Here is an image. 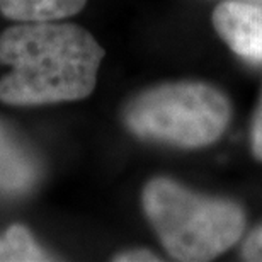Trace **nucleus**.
Segmentation results:
<instances>
[{
  "label": "nucleus",
  "instance_id": "5",
  "mask_svg": "<svg viewBox=\"0 0 262 262\" xmlns=\"http://www.w3.org/2000/svg\"><path fill=\"white\" fill-rule=\"evenodd\" d=\"M38 177L39 165L33 154L0 123V192H28Z\"/></svg>",
  "mask_w": 262,
  "mask_h": 262
},
{
  "label": "nucleus",
  "instance_id": "3",
  "mask_svg": "<svg viewBox=\"0 0 262 262\" xmlns=\"http://www.w3.org/2000/svg\"><path fill=\"white\" fill-rule=\"evenodd\" d=\"M232 102L211 83L167 82L140 92L126 104L123 121L138 138L177 148H204L222 138Z\"/></svg>",
  "mask_w": 262,
  "mask_h": 262
},
{
  "label": "nucleus",
  "instance_id": "1",
  "mask_svg": "<svg viewBox=\"0 0 262 262\" xmlns=\"http://www.w3.org/2000/svg\"><path fill=\"white\" fill-rule=\"evenodd\" d=\"M106 51L80 26L33 20L0 34V61L12 72L0 80V101L36 106L91 96Z\"/></svg>",
  "mask_w": 262,
  "mask_h": 262
},
{
  "label": "nucleus",
  "instance_id": "7",
  "mask_svg": "<svg viewBox=\"0 0 262 262\" xmlns=\"http://www.w3.org/2000/svg\"><path fill=\"white\" fill-rule=\"evenodd\" d=\"M24 227H10L0 238V260H48Z\"/></svg>",
  "mask_w": 262,
  "mask_h": 262
},
{
  "label": "nucleus",
  "instance_id": "6",
  "mask_svg": "<svg viewBox=\"0 0 262 262\" xmlns=\"http://www.w3.org/2000/svg\"><path fill=\"white\" fill-rule=\"evenodd\" d=\"M87 0H0L5 17L23 23L60 20L77 14Z\"/></svg>",
  "mask_w": 262,
  "mask_h": 262
},
{
  "label": "nucleus",
  "instance_id": "9",
  "mask_svg": "<svg viewBox=\"0 0 262 262\" xmlns=\"http://www.w3.org/2000/svg\"><path fill=\"white\" fill-rule=\"evenodd\" d=\"M250 150L255 159L262 162V97L250 126Z\"/></svg>",
  "mask_w": 262,
  "mask_h": 262
},
{
  "label": "nucleus",
  "instance_id": "10",
  "mask_svg": "<svg viewBox=\"0 0 262 262\" xmlns=\"http://www.w3.org/2000/svg\"><path fill=\"white\" fill-rule=\"evenodd\" d=\"M114 260L118 262H148V260H160L157 257V254L150 252L145 249H133V250H124V252L118 254Z\"/></svg>",
  "mask_w": 262,
  "mask_h": 262
},
{
  "label": "nucleus",
  "instance_id": "2",
  "mask_svg": "<svg viewBox=\"0 0 262 262\" xmlns=\"http://www.w3.org/2000/svg\"><path fill=\"white\" fill-rule=\"evenodd\" d=\"M148 222L172 259L211 260L242 238L247 225L237 201L199 194L169 177H154L141 192Z\"/></svg>",
  "mask_w": 262,
  "mask_h": 262
},
{
  "label": "nucleus",
  "instance_id": "4",
  "mask_svg": "<svg viewBox=\"0 0 262 262\" xmlns=\"http://www.w3.org/2000/svg\"><path fill=\"white\" fill-rule=\"evenodd\" d=\"M211 20L235 55L262 65V4L223 0L213 10Z\"/></svg>",
  "mask_w": 262,
  "mask_h": 262
},
{
  "label": "nucleus",
  "instance_id": "8",
  "mask_svg": "<svg viewBox=\"0 0 262 262\" xmlns=\"http://www.w3.org/2000/svg\"><path fill=\"white\" fill-rule=\"evenodd\" d=\"M244 260L249 262H262V225L249 235L247 240L242 245L240 252Z\"/></svg>",
  "mask_w": 262,
  "mask_h": 262
},
{
  "label": "nucleus",
  "instance_id": "11",
  "mask_svg": "<svg viewBox=\"0 0 262 262\" xmlns=\"http://www.w3.org/2000/svg\"><path fill=\"white\" fill-rule=\"evenodd\" d=\"M244 2H255V4H262V0H244Z\"/></svg>",
  "mask_w": 262,
  "mask_h": 262
}]
</instances>
